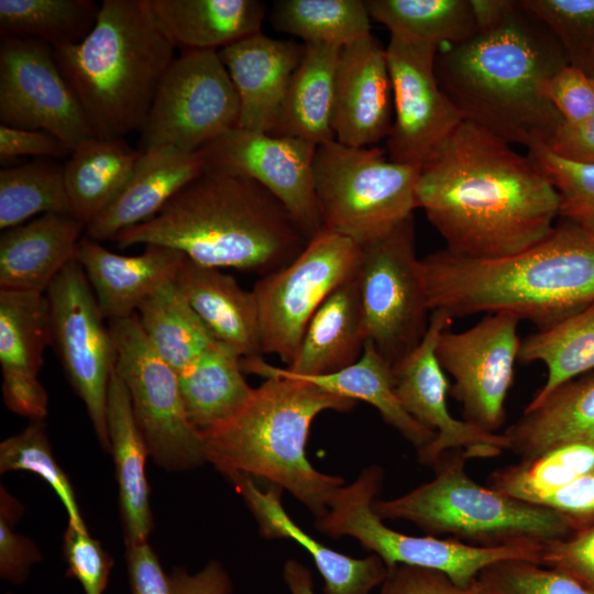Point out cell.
Segmentation results:
<instances>
[{
  "label": "cell",
  "mask_w": 594,
  "mask_h": 594,
  "mask_svg": "<svg viewBox=\"0 0 594 594\" xmlns=\"http://www.w3.org/2000/svg\"><path fill=\"white\" fill-rule=\"evenodd\" d=\"M416 202L444 249L473 260L532 246L560 213L559 195L532 158L466 120L420 166Z\"/></svg>",
  "instance_id": "obj_1"
},
{
  "label": "cell",
  "mask_w": 594,
  "mask_h": 594,
  "mask_svg": "<svg viewBox=\"0 0 594 594\" xmlns=\"http://www.w3.org/2000/svg\"><path fill=\"white\" fill-rule=\"evenodd\" d=\"M479 30L438 53L440 88L463 120L509 144L547 147L563 119L540 94L566 66L558 40L521 0H473Z\"/></svg>",
  "instance_id": "obj_2"
},
{
  "label": "cell",
  "mask_w": 594,
  "mask_h": 594,
  "mask_svg": "<svg viewBox=\"0 0 594 594\" xmlns=\"http://www.w3.org/2000/svg\"><path fill=\"white\" fill-rule=\"evenodd\" d=\"M309 240L286 207L255 180L205 170L152 219L110 241L120 249L163 245L205 266L262 277L288 265Z\"/></svg>",
  "instance_id": "obj_3"
},
{
  "label": "cell",
  "mask_w": 594,
  "mask_h": 594,
  "mask_svg": "<svg viewBox=\"0 0 594 594\" xmlns=\"http://www.w3.org/2000/svg\"><path fill=\"white\" fill-rule=\"evenodd\" d=\"M420 264L430 310L452 319L507 311L539 330L594 304V230L566 220L512 256L473 260L441 249Z\"/></svg>",
  "instance_id": "obj_4"
},
{
  "label": "cell",
  "mask_w": 594,
  "mask_h": 594,
  "mask_svg": "<svg viewBox=\"0 0 594 594\" xmlns=\"http://www.w3.org/2000/svg\"><path fill=\"white\" fill-rule=\"evenodd\" d=\"M241 367L266 380L234 417L200 430L207 462L226 476L262 477L287 490L321 518L344 482L310 464L306 454L309 429L320 413L350 411L355 400L292 376L262 356L241 358Z\"/></svg>",
  "instance_id": "obj_5"
},
{
  "label": "cell",
  "mask_w": 594,
  "mask_h": 594,
  "mask_svg": "<svg viewBox=\"0 0 594 594\" xmlns=\"http://www.w3.org/2000/svg\"><path fill=\"white\" fill-rule=\"evenodd\" d=\"M174 47L144 0H103L84 41L53 50L95 136L120 139L143 128Z\"/></svg>",
  "instance_id": "obj_6"
},
{
  "label": "cell",
  "mask_w": 594,
  "mask_h": 594,
  "mask_svg": "<svg viewBox=\"0 0 594 594\" xmlns=\"http://www.w3.org/2000/svg\"><path fill=\"white\" fill-rule=\"evenodd\" d=\"M468 459L463 450L442 453L431 466L436 475L430 482L393 499H375V514L482 547L542 544L570 536L572 527L554 510L473 481L465 471Z\"/></svg>",
  "instance_id": "obj_7"
},
{
  "label": "cell",
  "mask_w": 594,
  "mask_h": 594,
  "mask_svg": "<svg viewBox=\"0 0 594 594\" xmlns=\"http://www.w3.org/2000/svg\"><path fill=\"white\" fill-rule=\"evenodd\" d=\"M420 167L393 162L376 146L336 139L317 146L315 189L322 228L363 245L413 216Z\"/></svg>",
  "instance_id": "obj_8"
},
{
  "label": "cell",
  "mask_w": 594,
  "mask_h": 594,
  "mask_svg": "<svg viewBox=\"0 0 594 594\" xmlns=\"http://www.w3.org/2000/svg\"><path fill=\"white\" fill-rule=\"evenodd\" d=\"M383 476V470L372 465L349 485L340 486L333 493L326 515L317 519V529L333 538H355L387 568L406 564L437 570L460 587L471 586L485 568L498 561L525 560L539 564L541 543L524 541L482 547L452 538L410 536L391 529L373 509Z\"/></svg>",
  "instance_id": "obj_9"
},
{
  "label": "cell",
  "mask_w": 594,
  "mask_h": 594,
  "mask_svg": "<svg viewBox=\"0 0 594 594\" xmlns=\"http://www.w3.org/2000/svg\"><path fill=\"white\" fill-rule=\"evenodd\" d=\"M358 282L366 341L394 369L420 344L431 315L414 216L361 245Z\"/></svg>",
  "instance_id": "obj_10"
},
{
  "label": "cell",
  "mask_w": 594,
  "mask_h": 594,
  "mask_svg": "<svg viewBox=\"0 0 594 594\" xmlns=\"http://www.w3.org/2000/svg\"><path fill=\"white\" fill-rule=\"evenodd\" d=\"M108 326L117 350L116 370L128 388L150 455L169 471L207 462L200 431L186 413L178 373L153 350L136 315Z\"/></svg>",
  "instance_id": "obj_11"
},
{
  "label": "cell",
  "mask_w": 594,
  "mask_h": 594,
  "mask_svg": "<svg viewBox=\"0 0 594 594\" xmlns=\"http://www.w3.org/2000/svg\"><path fill=\"white\" fill-rule=\"evenodd\" d=\"M360 257L361 245L322 228L294 261L262 276L252 289L262 353L288 366L310 318L332 290L356 275Z\"/></svg>",
  "instance_id": "obj_12"
},
{
  "label": "cell",
  "mask_w": 594,
  "mask_h": 594,
  "mask_svg": "<svg viewBox=\"0 0 594 594\" xmlns=\"http://www.w3.org/2000/svg\"><path fill=\"white\" fill-rule=\"evenodd\" d=\"M239 113V97L218 51L185 50L158 85L140 131V151L196 152L237 127Z\"/></svg>",
  "instance_id": "obj_13"
},
{
  "label": "cell",
  "mask_w": 594,
  "mask_h": 594,
  "mask_svg": "<svg viewBox=\"0 0 594 594\" xmlns=\"http://www.w3.org/2000/svg\"><path fill=\"white\" fill-rule=\"evenodd\" d=\"M54 350L82 400L103 450L110 451L108 389L117 350L87 276L74 257L46 289Z\"/></svg>",
  "instance_id": "obj_14"
},
{
  "label": "cell",
  "mask_w": 594,
  "mask_h": 594,
  "mask_svg": "<svg viewBox=\"0 0 594 594\" xmlns=\"http://www.w3.org/2000/svg\"><path fill=\"white\" fill-rule=\"evenodd\" d=\"M520 321L507 311L490 314L461 332L444 330L437 343V359L453 378L449 394L461 404L463 420L486 432L498 433L505 422Z\"/></svg>",
  "instance_id": "obj_15"
},
{
  "label": "cell",
  "mask_w": 594,
  "mask_h": 594,
  "mask_svg": "<svg viewBox=\"0 0 594 594\" xmlns=\"http://www.w3.org/2000/svg\"><path fill=\"white\" fill-rule=\"evenodd\" d=\"M2 125L44 130L72 150L96 138L48 44L2 38L0 45Z\"/></svg>",
  "instance_id": "obj_16"
},
{
  "label": "cell",
  "mask_w": 594,
  "mask_h": 594,
  "mask_svg": "<svg viewBox=\"0 0 594 594\" xmlns=\"http://www.w3.org/2000/svg\"><path fill=\"white\" fill-rule=\"evenodd\" d=\"M316 150L301 139L234 127L197 152L205 170L245 176L266 188L311 239L322 229L314 177Z\"/></svg>",
  "instance_id": "obj_17"
},
{
  "label": "cell",
  "mask_w": 594,
  "mask_h": 594,
  "mask_svg": "<svg viewBox=\"0 0 594 594\" xmlns=\"http://www.w3.org/2000/svg\"><path fill=\"white\" fill-rule=\"evenodd\" d=\"M439 45L391 35L386 57L393 88L394 120L387 136L391 161L422 166L463 121L439 86Z\"/></svg>",
  "instance_id": "obj_18"
},
{
  "label": "cell",
  "mask_w": 594,
  "mask_h": 594,
  "mask_svg": "<svg viewBox=\"0 0 594 594\" xmlns=\"http://www.w3.org/2000/svg\"><path fill=\"white\" fill-rule=\"evenodd\" d=\"M452 321L444 311H431L420 344L393 369L395 393L404 409L437 433L433 442L418 452L419 461L428 466L450 450H463L470 459H483L495 458L509 448L504 433L483 431L455 419L448 409L451 384L437 359L436 348L441 333Z\"/></svg>",
  "instance_id": "obj_19"
},
{
  "label": "cell",
  "mask_w": 594,
  "mask_h": 594,
  "mask_svg": "<svg viewBox=\"0 0 594 594\" xmlns=\"http://www.w3.org/2000/svg\"><path fill=\"white\" fill-rule=\"evenodd\" d=\"M394 103L386 47L372 34L340 50L332 129L336 140L369 147L387 139Z\"/></svg>",
  "instance_id": "obj_20"
},
{
  "label": "cell",
  "mask_w": 594,
  "mask_h": 594,
  "mask_svg": "<svg viewBox=\"0 0 594 594\" xmlns=\"http://www.w3.org/2000/svg\"><path fill=\"white\" fill-rule=\"evenodd\" d=\"M305 44L262 32L222 47L218 54L239 97L237 127L272 133Z\"/></svg>",
  "instance_id": "obj_21"
},
{
  "label": "cell",
  "mask_w": 594,
  "mask_h": 594,
  "mask_svg": "<svg viewBox=\"0 0 594 594\" xmlns=\"http://www.w3.org/2000/svg\"><path fill=\"white\" fill-rule=\"evenodd\" d=\"M186 257L179 251L157 244L145 245L138 255L118 254L86 234L75 253L108 321L135 315L150 294L175 280Z\"/></svg>",
  "instance_id": "obj_22"
},
{
  "label": "cell",
  "mask_w": 594,
  "mask_h": 594,
  "mask_svg": "<svg viewBox=\"0 0 594 594\" xmlns=\"http://www.w3.org/2000/svg\"><path fill=\"white\" fill-rule=\"evenodd\" d=\"M227 477L244 498L263 537L294 540L310 553L324 580L323 594H370L375 586L382 585L388 569L378 556L354 559L308 535L285 512L280 487L271 485L263 491L251 476L240 473Z\"/></svg>",
  "instance_id": "obj_23"
},
{
  "label": "cell",
  "mask_w": 594,
  "mask_h": 594,
  "mask_svg": "<svg viewBox=\"0 0 594 594\" xmlns=\"http://www.w3.org/2000/svg\"><path fill=\"white\" fill-rule=\"evenodd\" d=\"M205 172L198 152L158 146L142 152L118 196L86 227L96 241L152 219L184 186Z\"/></svg>",
  "instance_id": "obj_24"
},
{
  "label": "cell",
  "mask_w": 594,
  "mask_h": 594,
  "mask_svg": "<svg viewBox=\"0 0 594 594\" xmlns=\"http://www.w3.org/2000/svg\"><path fill=\"white\" fill-rule=\"evenodd\" d=\"M86 224L70 213H44L0 235V289L46 292L75 257Z\"/></svg>",
  "instance_id": "obj_25"
},
{
  "label": "cell",
  "mask_w": 594,
  "mask_h": 594,
  "mask_svg": "<svg viewBox=\"0 0 594 594\" xmlns=\"http://www.w3.org/2000/svg\"><path fill=\"white\" fill-rule=\"evenodd\" d=\"M175 283L211 336L241 358L261 356L258 309L253 292L220 268L185 258Z\"/></svg>",
  "instance_id": "obj_26"
},
{
  "label": "cell",
  "mask_w": 594,
  "mask_h": 594,
  "mask_svg": "<svg viewBox=\"0 0 594 594\" xmlns=\"http://www.w3.org/2000/svg\"><path fill=\"white\" fill-rule=\"evenodd\" d=\"M107 427L125 546L147 542L153 529L145 471L150 452L136 424L128 388L116 369L108 389Z\"/></svg>",
  "instance_id": "obj_27"
},
{
  "label": "cell",
  "mask_w": 594,
  "mask_h": 594,
  "mask_svg": "<svg viewBox=\"0 0 594 594\" xmlns=\"http://www.w3.org/2000/svg\"><path fill=\"white\" fill-rule=\"evenodd\" d=\"M366 342L358 273L322 301L310 318L286 371L300 377L336 373L362 355Z\"/></svg>",
  "instance_id": "obj_28"
},
{
  "label": "cell",
  "mask_w": 594,
  "mask_h": 594,
  "mask_svg": "<svg viewBox=\"0 0 594 594\" xmlns=\"http://www.w3.org/2000/svg\"><path fill=\"white\" fill-rule=\"evenodd\" d=\"M146 9L174 46L213 50L261 32L266 13L257 0H144Z\"/></svg>",
  "instance_id": "obj_29"
},
{
  "label": "cell",
  "mask_w": 594,
  "mask_h": 594,
  "mask_svg": "<svg viewBox=\"0 0 594 594\" xmlns=\"http://www.w3.org/2000/svg\"><path fill=\"white\" fill-rule=\"evenodd\" d=\"M508 450L528 461L572 441L594 439V374L573 380L526 407L505 432Z\"/></svg>",
  "instance_id": "obj_30"
},
{
  "label": "cell",
  "mask_w": 594,
  "mask_h": 594,
  "mask_svg": "<svg viewBox=\"0 0 594 594\" xmlns=\"http://www.w3.org/2000/svg\"><path fill=\"white\" fill-rule=\"evenodd\" d=\"M340 50L305 44L271 134L301 139L317 146L336 139L332 114Z\"/></svg>",
  "instance_id": "obj_31"
},
{
  "label": "cell",
  "mask_w": 594,
  "mask_h": 594,
  "mask_svg": "<svg viewBox=\"0 0 594 594\" xmlns=\"http://www.w3.org/2000/svg\"><path fill=\"white\" fill-rule=\"evenodd\" d=\"M141 155L123 138H92L76 146L64 165L70 215L87 227L122 190Z\"/></svg>",
  "instance_id": "obj_32"
},
{
  "label": "cell",
  "mask_w": 594,
  "mask_h": 594,
  "mask_svg": "<svg viewBox=\"0 0 594 594\" xmlns=\"http://www.w3.org/2000/svg\"><path fill=\"white\" fill-rule=\"evenodd\" d=\"M187 416L200 431L220 425L242 410L254 388L241 367V356L217 342L178 374Z\"/></svg>",
  "instance_id": "obj_33"
},
{
  "label": "cell",
  "mask_w": 594,
  "mask_h": 594,
  "mask_svg": "<svg viewBox=\"0 0 594 594\" xmlns=\"http://www.w3.org/2000/svg\"><path fill=\"white\" fill-rule=\"evenodd\" d=\"M288 374L330 393L372 405L385 422L416 448L417 453L430 446L437 437L435 431L419 424L404 409L395 393L393 369L370 341L365 342L361 358L341 371L315 377Z\"/></svg>",
  "instance_id": "obj_34"
},
{
  "label": "cell",
  "mask_w": 594,
  "mask_h": 594,
  "mask_svg": "<svg viewBox=\"0 0 594 594\" xmlns=\"http://www.w3.org/2000/svg\"><path fill=\"white\" fill-rule=\"evenodd\" d=\"M135 315L153 350L178 374L218 342L175 280L150 294Z\"/></svg>",
  "instance_id": "obj_35"
},
{
  "label": "cell",
  "mask_w": 594,
  "mask_h": 594,
  "mask_svg": "<svg viewBox=\"0 0 594 594\" xmlns=\"http://www.w3.org/2000/svg\"><path fill=\"white\" fill-rule=\"evenodd\" d=\"M518 360L547 366V380L527 407L539 405L562 385L593 370L594 304L526 337Z\"/></svg>",
  "instance_id": "obj_36"
},
{
  "label": "cell",
  "mask_w": 594,
  "mask_h": 594,
  "mask_svg": "<svg viewBox=\"0 0 594 594\" xmlns=\"http://www.w3.org/2000/svg\"><path fill=\"white\" fill-rule=\"evenodd\" d=\"M370 18L391 35L457 45L479 30L473 0H367Z\"/></svg>",
  "instance_id": "obj_37"
},
{
  "label": "cell",
  "mask_w": 594,
  "mask_h": 594,
  "mask_svg": "<svg viewBox=\"0 0 594 594\" xmlns=\"http://www.w3.org/2000/svg\"><path fill=\"white\" fill-rule=\"evenodd\" d=\"M91 0H0V36L35 38L59 50L79 44L95 28Z\"/></svg>",
  "instance_id": "obj_38"
},
{
  "label": "cell",
  "mask_w": 594,
  "mask_h": 594,
  "mask_svg": "<svg viewBox=\"0 0 594 594\" xmlns=\"http://www.w3.org/2000/svg\"><path fill=\"white\" fill-rule=\"evenodd\" d=\"M270 21L275 30L304 44L342 48L371 34V18L362 0H278Z\"/></svg>",
  "instance_id": "obj_39"
},
{
  "label": "cell",
  "mask_w": 594,
  "mask_h": 594,
  "mask_svg": "<svg viewBox=\"0 0 594 594\" xmlns=\"http://www.w3.org/2000/svg\"><path fill=\"white\" fill-rule=\"evenodd\" d=\"M51 342L46 293L0 289L1 370L37 375Z\"/></svg>",
  "instance_id": "obj_40"
},
{
  "label": "cell",
  "mask_w": 594,
  "mask_h": 594,
  "mask_svg": "<svg viewBox=\"0 0 594 594\" xmlns=\"http://www.w3.org/2000/svg\"><path fill=\"white\" fill-rule=\"evenodd\" d=\"M594 473V439L566 442L539 457L493 472L487 486L536 504L574 480Z\"/></svg>",
  "instance_id": "obj_41"
},
{
  "label": "cell",
  "mask_w": 594,
  "mask_h": 594,
  "mask_svg": "<svg viewBox=\"0 0 594 594\" xmlns=\"http://www.w3.org/2000/svg\"><path fill=\"white\" fill-rule=\"evenodd\" d=\"M44 213H70L64 165L36 160L0 170V229Z\"/></svg>",
  "instance_id": "obj_42"
},
{
  "label": "cell",
  "mask_w": 594,
  "mask_h": 594,
  "mask_svg": "<svg viewBox=\"0 0 594 594\" xmlns=\"http://www.w3.org/2000/svg\"><path fill=\"white\" fill-rule=\"evenodd\" d=\"M20 470L41 476L63 503L68 525L87 530L70 481L54 458L44 420H32L21 432L0 444V472Z\"/></svg>",
  "instance_id": "obj_43"
},
{
  "label": "cell",
  "mask_w": 594,
  "mask_h": 594,
  "mask_svg": "<svg viewBox=\"0 0 594 594\" xmlns=\"http://www.w3.org/2000/svg\"><path fill=\"white\" fill-rule=\"evenodd\" d=\"M551 31L569 65L594 74V0H521Z\"/></svg>",
  "instance_id": "obj_44"
},
{
  "label": "cell",
  "mask_w": 594,
  "mask_h": 594,
  "mask_svg": "<svg viewBox=\"0 0 594 594\" xmlns=\"http://www.w3.org/2000/svg\"><path fill=\"white\" fill-rule=\"evenodd\" d=\"M528 155L554 186L560 198L559 217L594 230V162L570 161L544 146L528 150Z\"/></svg>",
  "instance_id": "obj_45"
},
{
  "label": "cell",
  "mask_w": 594,
  "mask_h": 594,
  "mask_svg": "<svg viewBox=\"0 0 594 594\" xmlns=\"http://www.w3.org/2000/svg\"><path fill=\"white\" fill-rule=\"evenodd\" d=\"M477 581L487 594H594L562 572L525 560L491 564Z\"/></svg>",
  "instance_id": "obj_46"
},
{
  "label": "cell",
  "mask_w": 594,
  "mask_h": 594,
  "mask_svg": "<svg viewBox=\"0 0 594 594\" xmlns=\"http://www.w3.org/2000/svg\"><path fill=\"white\" fill-rule=\"evenodd\" d=\"M22 510V505L1 486L0 576L12 584L23 583L29 578L33 565L42 560L37 546L13 528Z\"/></svg>",
  "instance_id": "obj_47"
},
{
  "label": "cell",
  "mask_w": 594,
  "mask_h": 594,
  "mask_svg": "<svg viewBox=\"0 0 594 594\" xmlns=\"http://www.w3.org/2000/svg\"><path fill=\"white\" fill-rule=\"evenodd\" d=\"M63 552L67 564L66 576L77 580L85 594H103L113 559L101 543L88 530H78L67 525Z\"/></svg>",
  "instance_id": "obj_48"
},
{
  "label": "cell",
  "mask_w": 594,
  "mask_h": 594,
  "mask_svg": "<svg viewBox=\"0 0 594 594\" xmlns=\"http://www.w3.org/2000/svg\"><path fill=\"white\" fill-rule=\"evenodd\" d=\"M540 94L564 123H580L594 114V78L572 65L544 80Z\"/></svg>",
  "instance_id": "obj_49"
},
{
  "label": "cell",
  "mask_w": 594,
  "mask_h": 594,
  "mask_svg": "<svg viewBox=\"0 0 594 594\" xmlns=\"http://www.w3.org/2000/svg\"><path fill=\"white\" fill-rule=\"evenodd\" d=\"M539 564L562 572L594 592V526L541 544Z\"/></svg>",
  "instance_id": "obj_50"
},
{
  "label": "cell",
  "mask_w": 594,
  "mask_h": 594,
  "mask_svg": "<svg viewBox=\"0 0 594 594\" xmlns=\"http://www.w3.org/2000/svg\"><path fill=\"white\" fill-rule=\"evenodd\" d=\"M387 569L380 594H487L479 581L460 587L437 570L406 564Z\"/></svg>",
  "instance_id": "obj_51"
},
{
  "label": "cell",
  "mask_w": 594,
  "mask_h": 594,
  "mask_svg": "<svg viewBox=\"0 0 594 594\" xmlns=\"http://www.w3.org/2000/svg\"><path fill=\"white\" fill-rule=\"evenodd\" d=\"M2 396L12 413L31 420H44L48 413V396L37 375L2 371Z\"/></svg>",
  "instance_id": "obj_52"
},
{
  "label": "cell",
  "mask_w": 594,
  "mask_h": 594,
  "mask_svg": "<svg viewBox=\"0 0 594 594\" xmlns=\"http://www.w3.org/2000/svg\"><path fill=\"white\" fill-rule=\"evenodd\" d=\"M72 151L62 140L44 130L0 125V157L2 161L24 155L63 158L69 157Z\"/></svg>",
  "instance_id": "obj_53"
},
{
  "label": "cell",
  "mask_w": 594,
  "mask_h": 594,
  "mask_svg": "<svg viewBox=\"0 0 594 594\" xmlns=\"http://www.w3.org/2000/svg\"><path fill=\"white\" fill-rule=\"evenodd\" d=\"M125 561L131 594H172L169 575L147 542L127 546Z\"/></svg>",
  "instance_id": "obj_54"
},
{
  "label": "cell",
  "mask_w": 594,
  "mask_h": 594,
  "mask_svg": "<svg viewBox=\"0 0 594 594\" xmlns=\"http://www.w3.org/2000/svg\"><path fill=\"white\" fill-rule=\"evenodd\" d=\"M537 505L561 515L572 527L594 518V473L583 475L541 498Z\"/></svg>",
  "instance_id": "obj_55"
},
{
  "label": "cell",
  "mask_w": 594,
  "mask_h": 594,
  "mask_svg": "<svg viewBox=\"0 0 594 594\" xmlns=\"http://www.w3.org/2000/svg\"><path fill=\"white\" fill-rule=\"evenodd\" d=\"M168 575L172 594H231L233 591L229 574L218 561L209 562L195 574L178 566Z\"/></svg>",
  "instance_id": "obj_56"
},
{
  "label": "cell",
  "mask_w": 594,
  "mask_h": 594,
  "mask_svg": "<svg viewBox=\"0 0 594 594\" xmlns=\"http://www.w3.org/2000/svg\"><path fill=\"white\" fill-rule=\"evenodd\" d=\"M546 148L570 161L594 162V114L580 123L563 122Z\"/></svg>",
  "instance_id": "obj_57"
},
{
  "label": "cell",
  "mask_w": 594,
  "mask_h": 594,
  "mask_svg": "<svg viewBox=\"0 0 594 594\" xmlns=\"http://www.w3.org/2000/svg\"><path fill=\"white\" fill-rule=\"evenodd\" d=\"M283 576L292 594H315L311 573L300 562L287 560Z\"/></svg>",
  "instance_id": "obj_58"
},
{
  "label": "cell",
  "mask_w": 594,
  "mask_h": 594,
  "mask_svg": "<svg viewBox=\"0 0 594 594\" xmlns=\"http://www.w3.org/2000/svg\"><path fill=\"white\" fill-rule=\"evenodd\" d=\"M592 77L594 78V74L592 75Z\"/></svg>",
  "instance_id": "obj_59"
},
{
  "label": "cell",
  "mask_w": 594,
  "mask_h": 594,
  "mask_svg": "<svg viewBox=\"0 0 594 594\" xmlns=\"http://www.w3.org/2000/svg\"><path fill=\"white\" fill-rule=\"evenodd\" d=\"M7 594H11V593H7Z\"/></svg>",
  "instance_id": "obj_60"
}]
</instances>
